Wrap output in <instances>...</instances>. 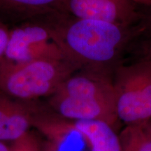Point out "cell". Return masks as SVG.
Masks as SVG:
<instances>
[{
  "label": "cell",
  "mask_w": 151,
  "mask_h": 151,
  "mask_svg": "<svg viewBox=\"0 0 151 151\" xmlns=\"http://www.w3.org/2000/svg\"><path fill=\"white\" fill-rule=\"evenodd\" d=\"M35 101H20L0 92V141H14L29 131Z\"/></svg>",
  "instance_id": "obj_7"
},
{
  "label": "cell",
  "mask_w": 151,
  "mask_h": 151,
  "mask_svg": "<svg viewBox=\"0 0 151 151\" xmlns=\"http://www.w3.org/2000/svg\"><path fill=\"white\" fill-rule=\"evenodd\" d=\"M10 30L0 20V60L5 56L8 47Z\"/></svg>",
  "instance_id": "obj_12"
},
{
  "label": "cell",
  "mask_w": 151,
  "mask_h": 151,
  "mask_svg": "<svg viewBox=\"0 0 151 151\" xmlns=\"http://www.w3.org/2000/svg\"><path fill=\"white\" fill-rule=\"evenodd\" d=\"M129 1L136 5L139 4L146 6H151V0H129Z\"/></svg>",
  "instance_id": "obj_15"
},
{
  "label": "cell",
  "mask_w": 151,
  "mask_h": 151,
  "mask_svg": "<svg viewBox=\"0 0 151 151\" xmlns=\"http://www.w3.org/2000/svg\"><path fill=\"white\" fill-rule=\"evenodd\" d=\"M48 106L55 112L71 120H101L114 127L119 118L114 100L65 97L53 94Z\"/></svg>",
  "instance_id": "obj_6"
},
{
  "label": "cell",
  "mask_w": 151,
  "mask_h": 151,
  "mask_svg": "<svg viewBox=\"0 0 151 151\" xmlns=\"http://www.w3.org/2000/svg\"><path fill=\"white\" fill-rule=\"evenodd\" d=\"M80 69L65 59L41 58L15 62L0 60V92L20 101H36L53 94Z\"/></svg>",
  "instance_id": "obj_2"
},
{
  "label": "cell",
  "mask_w": 151,
  "mask_h": 151,
  "mask_svg": "<svg viewBox=\"0 0 151 151\" xmlns=\"http://www.w3.org/2000/svg\"><path fill=\"white\" fill-rule=\"evenodd\" d=\"M116 113L127 124L151 118V62L119 65L113 74Z\"/></svg>",
  "instance_id": "obj_3"
},
{
  "label": "cell",
  "mask_w": 151,
  "mask_h": 151,
  "mask_svg": "<svg viewBox=\"0 0 151 151\" xmlns=\"http://www.w3.org/2000/svg\"><path fill=\"white\" fill-rule=\"evenodd\" d=\"M146 17L144 18V20H143L144 26L142 27V29L143 30L145 28H148L150 30V34L151 35V10L150 12L148 13V14L146 16Z\"/></svg>",
  "instance_id": "obj_14"
},
{
  "label": "cell",
  "mask_w": 151,
  "mask_h": 151,
  "mask_svg": "<svg viewBox=\"0 0 151 151\" xmlns=\"http://www.w3.org/2000/svg\"><path fill=\"white\" fill-rule=\"evenodd\" d=\"M62 0H0V17L32 20L58 11Z\"/></svg>",
  "instance_id": "obj_9"
},
{
  "label": "cell",
  "mask_w": 151,
  "mask_h": 151,
  "mask_svg": "<svg viewBox=\"0 0 151 151\" xmlns=\"http://www.w3.org/2000/svg\"><path fill=\"white\" fill-rule=\"evenodd\" d=\"M139 50L140 60L151 62V35L147 40L143 41Z\"/></svg>",
  "instance_id": "obj_13"
},
{
  "label": "cell",
  "mask_w": 151,
  "mask_h": 151,
  "mask_svg": "<svg viewBox=\"0 0 151 151\" xmlns=\"http://www.w3.org/2000/svg\"><path fill=\"white\" fill-rule=\"evenodd\" d=\"M121 151H151L150 120L127 124L119 134Z\"/></svg>",
  "instance_id": "obj_10"
},
{
  "label": "cell",
  "mask_w": 151,
  "mask_h": 151,
  "mask_svg": "<svg viewBox=\"0 0 151 151\" xmlns=\"http://www.w3.org/2000/svg\"><path fill=\"white\" fill-rule=\"evenodd\" d=\"M76 18L102 20L133 27L142 20L137 5L129 0H62L59 11Z\"/></svg>",
  "instance_id": "obj_5"
},
{
  "label": "cell",
  "mask_w": 151,
  "mask_h": 151,
  "mask_svg": "<svg viewBox=\"0 0 151 151\" xmlns=\"http://www.w3.org/2000/svg\"><path fill=\"white\" fill-rule=\"evenodd\" d=\"M65 60L81 69L113 73L125 49L142 28L76 18L55 11L37 18Z\"/></svg>",
  "instance_id": "obj_1"
},
{
  "label": "cell",
  "mask_w": 151,
  "mask_h": 151,
  "mask_svg": "<svg viewBox=\"0 0 151 151\" xmlns=\"http://www.w3.org/2000/svg\"><path fill=\"white\" fill-rule=\"evenodd\" d=\"M10 149L11 151H42V146L37 136L29 131L13 141Z\"/></svg>",
  "instance_id": "obj_11"
},
{
  "label": "cell",
  "mask_w": 151,
  "mask_h": 151,
  "mask_svg": "<svg viewBox=\"0 0 151 151\" xmlns=\"http://www.w3.org/2000/svg\"><path fill=\"white\" fill-rule=\"evenodd\" d=\"M0 151H11L10 147L6 146L4 141H0Z\"/></svg>",
  "instance_id": "obj_16"
},
{
  "label": "cell",
  "mask_w": 151,
  "mask_h": 151,
  "mask_svg": "<svg viewBox=\"0 0 151 151\" xmlns=\"http://www.w3.org/2000/svg\"><path fill=\"white\" fill-rule=\"evenodd\" d=\"M77 132L92 151H121L119 135L110 124L101 120H73Z\"/></svg>",
  "instance_id": "obj_8"
},
{
  "label": "cell",
  "mask_w": 151,
  "mask_h": 151,
  "mask_svg": "<svg viewBox=\"0 0 151 151\" xmlns=\"http://www.w3.org/2000/svg\"><path fill=\"white\" fill-rule=\"evenodd\" d=\"M36 19L39 21L25 22L10 30L6 58L15 62L41 58L63 59L46 26L39 19Z\"/></svg>",
  "instance_id": "obj_4"
}]
</instances>
